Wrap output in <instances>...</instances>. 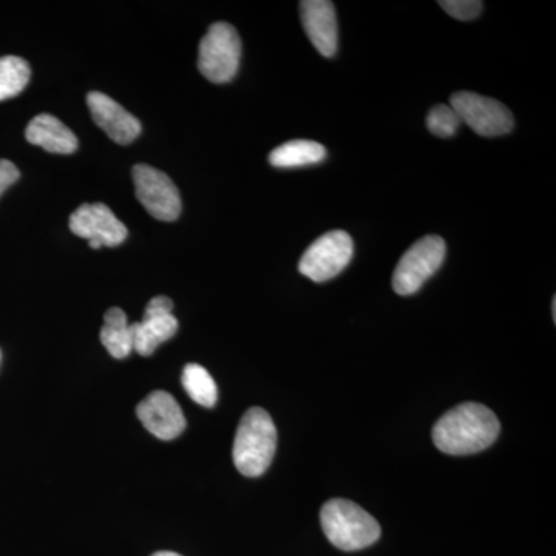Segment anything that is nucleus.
<instances>
[{
    "label": "nucleus",
    "instance_id": "nucleus-2",
    "mask_svg": "<svg viewBox=\"0 0 556 556\" xmlns=\"http://www.w3.org/2000/svg\"><path fill=\"white\" fill-rule=\"evenodd\" d=\"M277 450V428L266 409L254 407L241 417L232 457L237 470L248 478L262 477Z\"/></svg>",
    "mask_w": 556,
    "mask_h": 556
},
{
    "label": "nucleus",
    "instance_id": "nucleus-5",
    "mask_svg": "<svg viewBox=\"0 0 556 556\" xmlns=\"http://www.w3.org/2000/svg\"><path fill=\"white\" fill-rule=\"evenodd\" d=\"M444 239L428 236L417 240L399 260L393 274V288L399 295H412L422 288L428 278L434 276L444 263Z\"/></svg>",
    "mask_w": 556,
    "mask_h": 556
},
{
    "label": "nucleus",
    "instance_id": "nucleus-12",
    "mask_svg": "<svg viewBox=\"0 0 556 556\" xmlns=\"http://www.w3.org/2000/svg\"><path fill=\"white\" fill-rule=\"evenodd\" d=\"M87 105L97 126L118 144H130L141 134V123L108 94L91 91Z\"/></svg>",
    "mask_w": 556,
    "mask_h": 556
},
{
    "label": "nucleus",
    "instance_id": "nucleus-9",
    "mask_svg": "<svg viewBox=\"0 0 556 556\" xmlns=\"http://www.w3.org/2000/svg\"><path fill=\"white\" fill-rule=\"evenodd\" d=\"M68 225L75 236L89 241L91 249L119 247L129 236L126 225L102 203L83 204L73 212Z\"/></svg>",
    "mask_w": 556,
    "mask_h": 556
},
{
    "label": "nucleus",
    "instance_id": "nucleus-14",
    "mask_svg": "<svg viewBox=\"0 0 556 556\" xmlns=\"http://www.w3.org/2000/svg\"><path fill=\"white\" fill-rule=\"evenodd\" d=\"M25 138L33 146H39L50 153L70 155L78 149V138L56 116L42 113L35 116L25 130Z\"/></svg>",
    "mask_w": 556,
    "mask_h": 556
},
{
    "label": "nucleus",
    "instance_id": "nucleus-18",
    "mask_svg": "<svg viewBox=\"0 0 556 556\" xmlns=\"http://www.w3.org/2000/svg\"><path fill=\"white\" fill-rule=\"evenodd\" d=\"M30 76L27 61L17 56L0 58V101L17 97L27 87Z\"/></svg>",
    "mask_w": 556,
    "mask_h": 556
},
{
    "label": "nucleus",
    "instance_id": "nucleus-13",
    "mask_svg": "<svg viewBox=\"0 0 556 556\" xmlns=\"http://www.w3.org/2000/svg\"><path fill=\"white\" fill-rule=\"evenodd\" d=\"M300 17L314 49L325 58H332L339 47L338 16L329 0L300 2Z\"/></svg>",
    "mask_w": 556,
    "mask_h": 556
},
{
    "label": "nucleus",
    "instance_id": "nucleus-24",
    "mask_svg": "<svg viewBox=\"0 0 556 556\" xmlns=\"http://www.w3.org/2000/svg\"><path fill=\"white\" fill-rule=\"evenodd\" d=\"M0 358H2V353H0Z\"/></svg>",
    "mask_w": 556,
    "mask_h": 556
},
{
    "label": "nucleus",
    "instance_id": "nucleus-19",
    "mask_svg": "<svg viewBox=\"0 0 556 556\" xmlns=\"http://www.w3.org/2000/svg\"><path fill=\"white\" fill-rule=\"evenodd\" d=\"M460 119L450 105L439 104L430 110L427 116V127L434 137L450 138L459 129Z\"/></svg>",
    "mask_w": 556,
    "mask_h": 556
},
{
    "label": "nucleus",
    "instance_id": "nucleus-4",
    "mask_svg": "<svg viewBox=\"0 0 556 556\" xmlns=\"http://www.w3.org/2000/svg\"><path fill=\"white\" fill-rule=\"evenodd\" d=\"M241 60L239 33L226 22L211 25L200 42L199 70L214 84H226L236 78Z\"/></svg>",
    "mask_w": 556,
    "mask_h": 556
},
{
    "label": "nucleus",
    "instance_id": "nucleus-20",
    "mask_svg": "<svg viewBox=\"0 0 556 556\" xmlns=\"http://www.w3.org/2000/svg\"><path fill=\"white\" fill-rule=\"evenodd\" d=\"M439 7L457 21H473L482 13L479 0H441Z\"/></svg>",
    "mask_w": 556,
    "mask_h": 556
},
{
    "label": "nucleus",
    "instance_id": "nucleus-17",
    "mask_svg": "<svg viewBox=\"0 0 556 556\" xmlns=\"http://www.w3.org/2000/svg\"><path fill=\"white\" fill-rule=\"evenodd\" d=\"M181 386L188 396L201 407L212 408L217 404L218 388L206 368L199 364L186 365L182 369Z\"/></svg>",
    "mask_w": 556,
    "mask_h": 556
},
{
    "label": "nucleus",
    "instance_id": "nucleus-22",
    "mask_svg": "<svg viewBox=\"0 0 556 556\" xmlns=\"http://www.w3.org/2000/svg\"><path fill=\"white\" fill-rule=\"evenodd\" d=\"M152 556H181L178 554H175V552H156V554H153Z\"/></svg>",
    "mask_w": 556,
    "mask_h": 556
},
{
    "label": "nucleus",
    "instance_id": "nucleus-6",
    "mask_svg": "<svg viewBox=\"0 0 556 556\" xmlns=\"http://www.w3.org/2000/svg\"><path fill=\"white\" fill-rule=\"evenodd\" d=\"M460 123L467 124L479 137L495 138L510 134L515 119L503 102L481 97L473 91H457L450 97Z\"/></svg>",
    "mask_w": 556,
    "mask_h": 556
},
{
    "label": "nucleus",
    "instance_id": "nucleus-7",
    "mask_svg": "<svg viewBox=\"0 0 556 556\" xmlns=\"http://www.w3.org/2000/svg\"><path fill=\"white\" fill-rule=\"evenodd\" d=\"M354 243L345 230H331L314 241L299 263L302 276L316 283L338 277L353 260Z\"/></svg>",
    "mask_w": 556,
    "mask_h": 556
},
{
    "label": "nucleus",
    "instance_id": "nucleus-11",
    "mask_svg": "<svg viewBox=\"0 0 556 556\" xmlns=\"http://www.w3.org/2000/svg\"><path fill=\"white\" fill-rule=\"evenodd\" d=\"M138 419L161 441L177 439L186 430V417L175 397L167 391H152L137 407Z\"/></svg>",
    "mask_w": 556,
    "mask_h": 556
},
{
    "label": "nucleus",
    "instance_id": "nucleus-21",
    "mask_svg": "<svg viewBox=\"0 0 556 556\" xmlns=\"http://www.w3.org/2000/svg\"><path fill=\"white\" fill-rule=\"evenodd\" d=\"M17 167L9 160H0V197L20 179Z\"/></svg>",
    "mask_w": 556,
    "mask_h": 556
},
{
    "label": "nucleus",
    "instance_id": "nucleus-1",
    "mask_svg": "<svg viewBox=\"0 0 556 556\" xmlns=\"http://www.w3.org/2000/svg\"><path fill=\"white\" fill-rule=\"evenodd\" d=\"M495 413L478 402L450 409L433 428V442L445 455L466 456L489 448L500 434Z\"/></svg>",
    "mask_w": 556,
    "mask_h": 556
},
{
    "label": "nucleus",
    "instance_id": "nucleus-15",
    "mask_svg": "<svg viewBox=\"0 0 556 556\" xmlns=\"http://www.w3.org/2000/svg\"><path fill=\"white\" fill-rule=\"evenodd\" d=\"M327 159V149L309 139H294L274 149L269 163L278 169H294V167L313 166Z\"/></svg>",
    "mask_w": 556,
    "mask_h": 556
},
{
    "label": "nucleus",
    "instance_id": "nucleus-16",
    "mask_svg": "<svg viewBox=\"0 0 556 556\" xmlns=\"http://www.w3.org/2000/svg\"><path fill=\"white\" fill-rule=\"evenodd\" d=\"M102 345L108 348L110 356L126 358L134 353L131 329L127 314L121 308H110L104 316V327L101 328Z\"/></svg>",
    "mask_w": 556,
    "mask_h": 556
},
{
    "label": "nucleus",
    "instance_id": "nucleus-8",
    "mask_svg": "<svg viewBox=\"0 0 556 556\" xmlns=\"http://www.w3.org/2000/svg\"><path fill=\"white\" fill-rule=\"evenodd\" d=\"M137 199L153 218L175 222L181 214V197L177 186L164 172L137 164L131 170Z\"/></svg>",
    "mask_w": 556,
    "mask_h": 556
},
{
    "label": "nucleus",
    "instance_id": "nucleus-23",
    "mask_svg": "<svg viewBox=\"0 0 556 556\" xmlns=\"http://www.w3.org/2000/svg\"><path fill=\"white\" fill-rule=\"evenodd\" d=\"M552 311H554V320H556V300L554 299V303H552Z\"/></svg>",
    "mask_w": 556,
    "mask_h": 556
},
{
    "label": "nucleus",
    "instance_id": "nucleus-10",
    "mask_svg": "<svg viewBox=\"0 0 556 556\" xmlns=\"http://www.w3.org/2000/svg\"><path fill=\"white\" fill-rule=\"evenodd\" d=\"M172 311L174 302L166 295L150 300L142 320L130 325L134 351L144 357L152 356L161 343L177 334L178 320Z\"/></svg>",
    "mask_w": 556,
    "mask_h": 556
},
{
    "label": "nucleus",
    "instance_id": "nucleus-3",
    "mask_svg": "<svg viewBox=\"0 0 556 556\" xmlns=\"http://www.w3.org/2000/svg\"><path fill=\"white\" fill-rule=\"evenodd\" d=\"M320 522L329 543L340 551H362L380 538L379 522L353 501H328L321 507Z\"/></svg>",
    "mask_w": 556,
    "mask_h": 556
}]
</instances>
